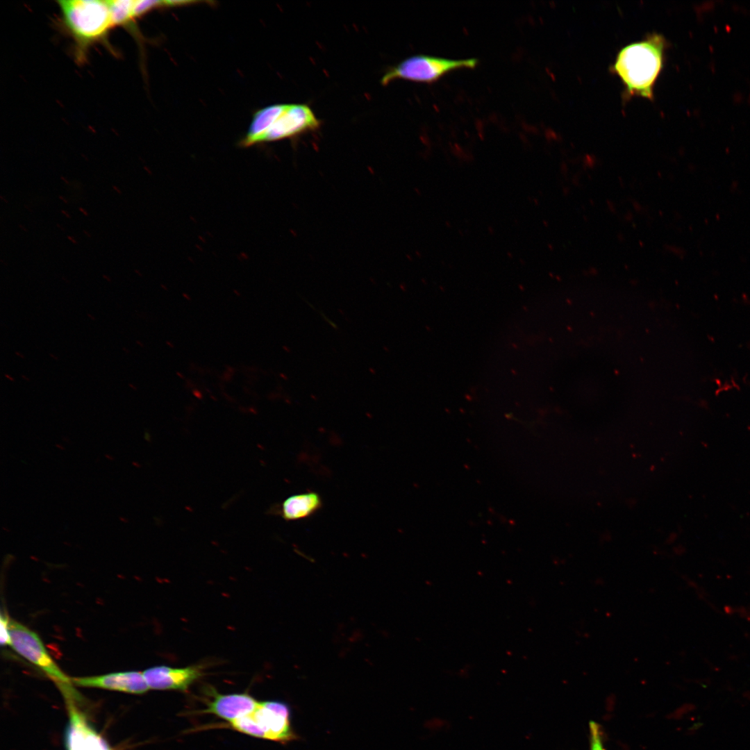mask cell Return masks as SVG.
Returning <instances> with one entry per match:
<instances>
[{
    "mask_svg": "<svg viewBox=\"0 0 750 750\" xmlns=\"http://www.w3.org/2000/svg\"><path fill=\"white\" fill-rule=\"evenodd\" d=\"M665 44L661 35L653 33L618 52L612 68L628 95L652 99L653 85L662 67Z\"/></svg>",
    "mask_w": 750,
    "mask_h": 750,
    "instance_id": "1",
    "label": "cell"
},
{
    "mask_svg": "<svg viewBox=\"0 0 750 750\" xmlns=\"http://www.w3.org/2000/svg\"><path fill=\"white\" fill-rule=\"evenodd\" d=\"M56 3L62 26L73 39L76 61L83 63L90 48L105 41L115 27L108 0H58Z\"/></svg>",
    "mask_w": 750,
    "mask_h": 750,
    "instance_id": "2",
    "label": "cell"
},
{
    "mask_svg": "<svg viewBox=\"0 0 750 750\" xmlns=\"http://www.w3.org/2000/svg\"><path fill=\"white\" fill-rule=\"evenodd\" d=\"M231 726L240 733L281 743L297 738L289 707L277 701L258 702L253 711L231 722Z\"/></svg>",
    "mask_w": 750,
    "mask_h": 750,
    "instance_id": "3",
    "label": "cell"
},
{
    "mask_svg": "<svg viewBox=\"0 0 750 750\" xmlns=\"http://www.w3.org/2000/svg\"><path fill=\"white\" fill-rule=\"evenodd\" d=\"M9 632L13 649L42 670L60 689L66 700L78 699L72 678L59 668L46 649L40 638L24 624L10 619Z\"/></svg>",
    "mask_w": 750,
    "mask_h": 750,
    "instance_id": "4",
    "label": "cell"
},
{
    "mask_svg": "<svg viewBox=\"0 0 750 750\" xmlns=\"http://www.w3.org/2000/svg\"><path fill=\"white\" fill-rule=\"evenodd\" d=\"M474 58L449 59L427 55L410 56L391 67L382 77L381 83L385 85L396 79L431 83L439 80L451 71L474 68L478 64Z\"/></svg>",
    "mask_w": 750,
    "mask_h": 750,
    "instance_id": "5",
    "label": "cell"
},
{
    "mask_svg": "<svg viewBox=\"0 0 750 750\" xmlns=\"http://www.w3.org/2000/svg\"><path fill=\"white\" fill-rule=\"evenodd\" d=\"M319 126V121L310 107L303 104H276L270 125L258 144L290 138Z\"/></svg>",
    "mask_w": 750,
    "mask_h": 750,
    "instance_id": "6",
    "label": "cell"
},
{
    "mask_svg": "<svg viewBox=\"0 0 750 750\" xmlns=\"http://www.w3.org/2000/svg\"><path fill=\"white\" fill-rule=\"evenodd\" d=\"M143 674L149 689L185 691L203 675V671L200 665L186 667L159 665L144 670Z\"/></svg>",
    "mask_w": 750,
    "mask_h": 750,
    "instance_id": "7",
    "label": "cell"
},
{
    "mask_svg": "<svg viewBox=\"0 0 750 750\" xmlns=\"http://www.w3.org/2000/svg\"><path fill=\"white\" fill-rule=\"evenodd\" d=\"M67 708L69 721L65 740L68 750H112L106 741L90 726L74 702L68 703Z\"/></svg>",
    "mask_w": 750,
    "mask_h": 750,
    "instance_id": "8",
    "label": "cell"
},
{
    "mask_svg": "<svg viewBox=\"0 0 750 750\" xmlns=\"http://www.w3.org/2000/svg\"><path fill=\"white\" fill-rule=\"evenodd\" d=\"M72 681L74 685L79 687L96 688L131 694H143L149 689L143 672L136 671L73 678Z\"/></svg>",
    "mask_w": 750,
    "mask_h": 750,
    "instance_id": "9",
    "label": "cell"
},
{
    "mask_svg": "<svg viewBox=\"0 0 750 750\" xmlns=\"http://www.w3.org/2000/svg\"><path fill=\"white\" fill-rule=\"evenodd\" d=\"M212 700L201 712L212 714L231 722L251 712L257 706V701L247 693L222 694L213 690Z\"/></svg>",
    "mask_w": 750,
    "mask_h": 750,
    "instance_id": "10",
    "label": "cell"
},
{
    "mask_svg": "<svg viewBox=\"0 0 750 750\" xmlns=\"http://www.w3.org/2000/svg\"><path fill=\"white\" fill-rule=\"evenodd\" d=\"M322 506L321 497L314 492L291 496L281 504L280 512L288 521L306 519L311 517Z\"/></svg>",
    "mask_w": 750,
    "mask_h": 750,
    "instance_id": "11",
    "label": "cell"
},
{
    "mask_svg": "<svg viewBox=\"0 0 750 750\" xmlns=\"http://www.w3.org/2000/svg\"><path fill=\"white\" fill-rule=\"evenodd\" d=\"M590 750H606L599 724L590 721L589 723Z\"/></svg>",
    "mask_w": 750,
    "mask_h": 750,
    "instance_id": "12",
    "label": "cell"
},
{
    "mask_svg": "<svg viewBox=\"0 0 750 750\" xmlns=\"http://www.w3.org/2000/svg\"><path fill=\"white\" fill-rule=\"evenodd\" d=\"M9 621L8 616L5 614L1 615V645L11 646V640L9 632Z\"/></svg>",
    "mask_w": 750,
    "mask_h": 750,
    "instance_id": "13",
    "label": "cell"
},
{
    "mask_svg": "<svg viewBox=\"0 0 750 750\" xmlns=\"http://www.w3.org/2000/svg\"><path fill=\"white\" fill-rule=\"evenodd\" d=\"M79 210H80V211H81V212H82V213H83V215H84L85 216H88V215H89L88 212V211H86V210H85V209H84V208H82V207H80V208H79Z\"/></svg>",
    "mask_w": 750,
    "mask_h": 750,
    "instance_id": "14",
    "label": "cell"
},
{
    "mask_svg": "<svg viewBox=\"0 0 750 750\" xmlns=\"http://www.w3.org/2000/svg\"><path fill=\"white\" fill-rule=\"evenodd\" d=\"M67 239L69 240H70L72 242H73L74 244H77V241L76 240H74V238L73 237L67 236Z\"/></svg>",
    "mask_w": 750,
    "mask_h": 750,
    "instance_id": "15",
    "label": "cell"
},
{
    "mask_svg": "<svg viewBox=\"0 0 750 750\" xmlns=\"http://www.w3.org/2000/svg\"><path fill=\"white\" fill-rule=\"evenodd\" d=\"M112 188H113V189H114V190H115V191H116V192H117L118 194H121V193H122V191H121V190H119V188L118 187H117V186H115V185H113V186H112Z\"/></svg>",
    "mask_w": 750,
    "mask_h": 750,
    "instance_id": "16",
    "label": "cell"
},
{
    "mask_svg": "<svg viewBox=\"0 0 750 750\" xmlns=\"http://www.w3.org/2000/svg\"><path fill=\"white\" fill-rule=\"evenodd\" d=\"M61 212L64 214L67 218H70V215L67 211L62 210Z\"/></svg>",
    "mask_w": 750,
    "mask_h": 750,
    "instance_id": "17",
    "label": "cell"
},
{
    "mask_svg": "<svg viewBox=\"0 0 750 750\" xmlns=\"http://www.w3.org/2000/svg\"><path fill=\"white\" fill-rule=\"evenodd\" d=\"M59 198H60V199H61V200H62V201H63L64 203H67V200H66V199H65V198H64V197H63L62 196H60H60H59Z\"/></svg>",
    "mask_w": 750,
    "mask_h": 750,
    "instance_id": "18",
    "label": "cell"
},
{
    "mask_svg": "<svg viewBox=\"0 0 750 750\" xmlns=\"http://www.w3.org/2000/svg\"><path fill=\"white\" fill-rule=\"evenodd\" d=\"M83 232L85 233V235H87L88 237H90V238L91 237V235H90V233L87 232V231H85V230L83 231Z\"/></svg>",
    "mask_w": 750,
    "mask_h": 750,
    "instance_id": "19",
    "label": "cell"
},
{
    "mask_svg": "<svg viewBox=\"0 0 750 750\" xmlns=\"http://www.w3.org/2000/svg\"><path fill=\"white\" fill-rule=\"evenodd\" d=\"M19 227H21V228L23 229L24 231H27V229L24 228L25 227L24 226L19 225Z\"/></svg>",
    "mask_w": 750,
    "mask_h": 750,
    "instance_id": "20",
    "label": "cell"
},
{
    "mask_svg": "<svg viewBox=\"0 0 750 750\" xmlns=\"http://www.w3.org/2000/svg\"><path fill=\"white\" fill-rule=\"evenodd\" d=\"M61 178H62V180H63V181H65V182L66 183H67V184L69 183L68 181H67V180H66V179H65V178L64 177H62H62H61Z\"/></svg>",
    "mask_w": 750,
    "mask_h": 750,
    "instance_id": "21",
    "label": "cell"
}]
</instances>
